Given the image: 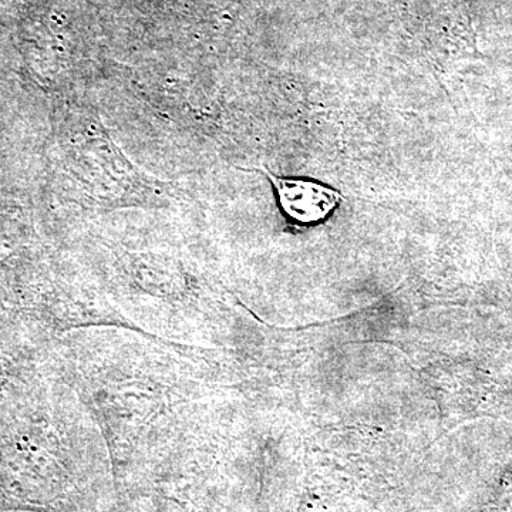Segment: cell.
<instances>
[{"instance_id":"6da1fadb","label":"cell","mask_w":512,"mask_h":512,"mask_svg":"<svg viewBox=\"0 0 512 512\" xmlns=\"http://www.w3.org/2000/svg\"><path fill=\"white\" fill-rule=\"evenodd\" d=\"M264 170L274 187L282 212L296 224L313 225L328 220L345 201V195L332 185L306 177H281Z\"/></svg>"}]
</instances>
